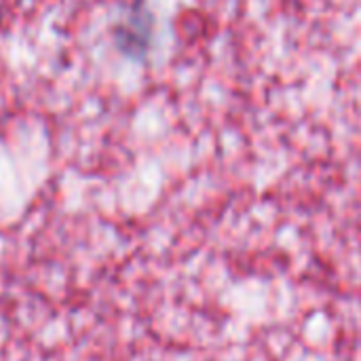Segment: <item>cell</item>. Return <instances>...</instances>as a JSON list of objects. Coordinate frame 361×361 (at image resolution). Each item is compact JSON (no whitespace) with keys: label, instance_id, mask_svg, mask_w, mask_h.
Listing matches in <instances>:
<instances>
[]
</instances>
